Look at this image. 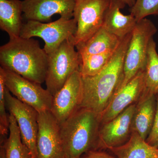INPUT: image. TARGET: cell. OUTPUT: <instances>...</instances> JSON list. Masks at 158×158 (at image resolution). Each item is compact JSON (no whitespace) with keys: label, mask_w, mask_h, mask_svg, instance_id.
Returning <instances> with one entry per match:
<instances>
[{"label":"cell","mask_w":158,"mask_h":158,"mask_svg":"<svg viewBox=\"0 0 158 158\" xmlns=\"http://www.w3.org/2000/svg\"><path fill=\"white\" fill-rule=\"evenodd\" d=\"M111 0H75L73 18L77 23L75 47L83 44L102 27Z\"/></svg>","instance_id":"8"},{"label":"cell","mask_w":158,"mask_h":158,"mask_svg":"<svg viewBox=\"0 0 158 158\" xmlns=\"http://www.w3.org/2000/svg\"><path fill=\"white\" fill-rule=\"evenodd\" d=\"M6 86L4 75L0 69V133L1 140H5V137L9 132V115L6 112V106L5 98Z\"/></svg>","instance_id":"24"},{"label":"cell","mask_w":158,"mask_h":158,"mask_svg":"<svg viewBox=\"0 0 158 158\" xmlns=\"http://www.w3.org/2000/svg\"><path fill=\"white\" fill-rule=\"evenodd\" d=\"M156 106V95L145 91L136 103L133 117L132 133H137L144 140L152 129Z\"/></svg>","instance_id":"16"},{"label":"cell","mask_w":158,"mask_h":158,"mask_svg":"<svg viewBox=\"0 0 158 158\" xmlns=\"http://www.w3.org/2000/svg\"><path fill=\"white\" fill-rule=\"evenodd\" d=\"M136 104L127 108L112 120L101 124L98 150L110 149L124 144L132 133V120Z\"/></svg>","instance_id":"12"},{"label":"cell","mask_w":158,"mask_h":158,"mask_svg":"<svg viewBox=\"0 0 158 158\" xmlns=\"http://www.w3.org/2000/svg\"><path fill=\"white\" fill-rule=\"evenodd\" d=\"M144 91L156 96L158 94V54L153 38L151 40L144 71Z\"/></svg>","instance_id":"21"},{"label":"cell","mask_w":158,"mask_h":158,"mask_svg":"<svg viewBox=\"0 0 158 158\" xmlns=\"http://www.w3.org/2000/svg\"><path fill=\"white\" fill-rule=\"evenodd\" d=\"M74 37L66 40L56 50L48 55L45 82L46 89L53 96L73 73L79 70L80 56L75 50Z\"/></svg>","instance_id":"5"},{"label":"cell","mask_w":158,"mask_h":158,"mask_svg":"<svg viewBox=\"0 0 158 158\" xmlns=\"http://www.w3.org/2000/svg\"><path fill=\"white\" fill-rule=\"evenodd\" d=\"M132 33L121 39L110 62L102 71L93 76H82L83 95L80 108L100 114L110 104L122 84L125 57Z\"/></svg>","instance_id":"1"},{"label":"cell","mask_w":158,"mask_h":158,"mask_svg":"<svg viewBox=\"0 0 158 158\" xmlns=\"http://www.w3.org/2000/svg\"><path fill=\"white\" fill-rule=\"evenodd\" d=\"M9 136L2 142L5 148L6 158H32L27 147L23 143L17 122L9 114Z\"/></svg>","instance_id":"20"},{"label":"cell","mask_w":158,"mask_h":158,"mask_svg":"<svg viewBox=\"0 0 158 158\" xmlns=\"http://www.w3.org/2000/svg\"><path fill=\"white\" fill-rule=\"evenodd\" d=\"M144 90V73L141 71L118 90L107 108L100 114L101 124L110 121L131 105L137 103Z\"/></svg>","instance_id":"14"},{"label":"cell","mask_w":158,"mask_h":158,"mask_svg":"<svg viewBox=\"0 0 158 158\" xmlns=\"http://www.w3.org/2000/svg\"><path fill=\"white\" fill-rule=\"evenodd\" d=\"M126 6H129L130 8L132 7L135 3L136 0H120Z\"/></svg>","instance_id":"27"},{"label":"cell","mask_w":158,"mask_h":158,"mask_svg":"<svg viewBox=\"0 0 158 158\" xmlns=\"http://www.w3.org/2000/svg\"><path fill=\"white\" fill-rule=\"evenodd\" d=\"M115 50L80 59L79 71L82 76H93L99 73L110 62Z\"/></svg>","instance_id":"22"},{"label":"cell","mask_w":158,"mask_h":158,"mask_svg":"<svg viewBox=\"0 0 158 158\" xmlns=\"http://www.w3.org/2000/svg\"><path fill=\"white\" fill-rule=\"evenodd\" d=\"M77 23L71 19L60 17L59 19L46 23L27 20L23 23L20 37L23 38L39 37L44 40V49L48 55L56 50L66 40L74 37Z\"/></svg>","instance_id":"6"},{"label":"cell","mask_w":158,"mask_h":158,"mask_svg":"<svg viewBox=\"0 0 158 158\" xmlns=\"http://www.w3.org/2000/svg\"><path fill=\"white\" fill-rule=\"evenodd\" d=\"M37 158H63L60 124L51 113H38Z\"/></svg>","instance_id":"10"},{"label":"cell","mask_w":158,"mask_h":158,"mask_svg":"<svg viewBox=\"0 0 158 158\" xmlns=\"http://www.w3.org/2000/svg\"><path fill=\"white\" fill-rule=\"evenodd\" d=\"M126 6L120 0H111L102 25L108 32L120 39L132 33L138 23L132 15L122 13L120 10Z\"/></svg>","instance_id":"15"},{"label":"cell","mask_w":158,"mask_h":158,"mask_svg":"<svg viewBox=\"0 0 158 158\" xmlns=\"http://www.w3.org/2000/svg\"><path fill=\"white\" fill-rule=\"evenodd\" d=\"M82 95V75L77 70L53 96L50 111L60 124L80 108Z\"/></svg>","instance_id":"11"},{"label":"cell","mask_w":158,"mask_h":158,"mask_svg":"<svg viewBox=\"0 0 158 158\" xmlns=\"http://www.w3.org/2000/svg\"><path fill=\"white\" fill-rule=\"evenodd\" d=\"M84 158H116L110 154L100 150H93L84 154Z\"/></svg>","instance_id":"26"},{"label":"cell","mask_w":158,"mask_h":158,"mask_svg":"<svg viewBox=\"0 0 158 158\" xmlns=\"http://www.w3.org/2000/svg\"><path fill=\"white\" fill-rule=\"evenodd\" d=\"M102 27L85 43L76 47L80 58L115 51L121 41Z\"/></svg>","instance_id":"18"},{"label":"cell","mask_w":158,"mask_h":158,"mask_svg":"<svg viewBox=\"0 0 158 158\" xmlns=\"http://www.w3.org/2000/svg\"><path fill=\"white\" fill-rule=\"evenodd\" d=\"M23 12L22 1L0 0V29L8 34L9 40L20 36Z\"/></svg>","instance_id":"17"},{"label":"cell","mask_w":158,"mask_h":158,"mask_svg":"<svg viewBox=\"0 0 158 158\" xmlns=\"http://www.w3.org/2000/svg\"><path fill=\"white\" fill-rule=\"evenodd\" d=\"M129 11L137 22L149 15H158V0H136Z\"/></svg>","instance_id":"23"},{"label":"cell","mask_w":158,"mask_h":158,"mask_svg":"<svg viewBox=\"0 0 158 158\" xmlns=\"http://www.w3.org/2000/svg\"><path fill=\"white\" fill-rule=\"evenodd\" d=\"M66 158L64 157V158Z\"/></svg>","instance_id":"29"},{"label":"cell","mask_w":158,"mask_h":158,"mask_svg":"<svg viewBox=\"0 0 158 158\" xmlns=\"http://www.w3.org/2000/svg\"><path fill=\"white\" fill-rule=\"evenodd\" d=\"M5 98L6 108L17 122L23 143L30 150L32 158H37L38 112L31 106L12 96L6 87Z\"/></svg>","instance_id":"9"},{"label":"cell","mask_w":158,"mask_h":158,"mask_svg":"<svg viewBox=\"0 0 158 158\" xmlns=\"http://www.w3.org/2000/svg\"><path fill=\"white\" fill-rule=\"evenodd\" d=\"M75 4V0H24L23 11L27 20L47 22L56 14L71 19Z\"/></svg>","instance_id":"13"},{"label":"cell","mask_w":158,"mask_h":158,"mask_svg":"<svg viewBox=\"0 0 158 158\" xmlns=\"http://www.w3.org/2000/svg\"><path fill=\"white\" fill-rule=\"evenodd\" d=\"M117 158H158V148L148 144L136 132L124 144L109 149Z\"/></svg>","instance_id":"19"},{"label":"cell","mask_w":158,"mask_h":158,"mask_svg":"<svg viewBox=\"0 0 158 158\" xmlns=\"http://www.w3.org/2000/svg\"><path fill=\"white\" fill-rule=\"evenodd\" d=\"M157 32L154 24L146 18L137 23L125 57L123 79L119 90L145 70L150 43Z\"/></svg>","instance_id":"4"},{"label":"cell","mask_w":158,"mask_h":158,"mask_svg":"<svg viewBox=\"0 0 158 158\" xmlns=\"http://www.w3.org/2000/svg\"><path fill=\"white\" fill-rule=\"evenodd\" d=\"M100 115L92 110L80 108L60 124L64 157L81 158L93 150H98Z\"/></svg>","instance_id":"3"},{"label":"cell","mask_w":158,"mask_h":158,"mask_svg":"<svg viewBox=\"0 0 158 158\" xmlns=\"http://www.w3.org/2000/svg\"><path fill=\"white\" fill-rule=\"evenodd\" d=\"M156 96L157 106L154 122L152 129L145 141L149 145L158 148V94Z\"/></svg>","instance_id":"25"},{"label":"cell","mask_w":158,"mask_h":158,"mask_svg":"<svg viewBox=\"0 0 158 158\" xmlns=\"http://www.w3.org/2000/svg\"><path fill=\"white\" fill-rule=\"evenodd\" d=\"M0 158H6V152H5V148L3 144H1V149H0Z\"/></svg>","instance_id":"28"},{"label":"cell","mask_w":158,"mask_h":158,"mask_svg":"<svg viewBox=\"0 0 158 158\" xmlns=\"http://www.w3.org/2000/svg\"><path fill=\"white\" fill-rule=\"evenodd\" d=\"M6 88L20 101L31 106L38 113L50 111L53 96L41 84L32 81L18 74L0 67Z\"/></svg>","instance_id":"7"},{"label":"cell","mask_w":158,"mask_h":158,"mask_svg":"<svg viewBox=\"0 0 158 158\" xmlns=\"http://www.w3.org/2000/svg\"><path fill=\"white\" fill-rule=\"evenodd\" d=\"M1 67L41 84L45 81L48 55L39 41L20 37L0 47Z\"/></svg>","instance_id":"2"}]
</instances>
